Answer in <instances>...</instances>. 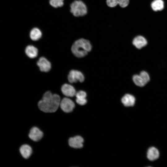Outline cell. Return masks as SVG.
Returning <instances> with one entry per match:
<instances>
[{
  "label": "cell",
  "mask_w": 167,
  "mask_h": 167,
  "mask_svg": "<svg viewBox=\"0 0 167 167\" xmlns=\"http://www.w3.org/2000/svg\"><path fill=\"white\" fill-rule=\"evenodd\" d=\"M61 98L58 95L53 94L50 91L46 92L38 103L39 109L45 113L55 112L60 106Z\"/></svg>",
  "instance_id": "1"
},
{
  "label": "cell",
  "mask_w": 167,
  "mask_h": 167,
  "mask_svg": "<svg viewBox=\"0 0 167 167\" xmlns=\"http://www.w3.org/2000/svg\"><path fill=\"white\" fill-rule=\"evenodd\" d=\"M92 49V45L88 40L82 38L75 41L73 44L71 50L76 57L81 58L86 56Z\"/></svg>",
  "instance_id": "2"
},
{
  "label": "cell",
  "mask_w": 167,
  "mask_h": 167,
  "mask_svg": "<svg viewBox=\"0 0 167 167\" xmlns=\"http://www.w3.org/2000/svg\"><path fill=\"white\" fill-rule=\"evenodd\" d=\"M70 7L71 12L75 16H83L87 13V7L82 1H75L71 4Z\"/></svg>",
  "instance_id": "3"
},
{
  "label": "cell",
  "mask_w": 167,
  "mask_h": 167,
  "mask_svg": "<svg viewBox=\"0 0 167 167\" xmlns=\"http://www.w3.org/2000/svg\"><path fill=\"white\" fill-rule=\"evenodd\" d=\"M132 79L136 85L139 87H143L149 82L150 77L147 72L143 71L139 75H134Z\"/></svg>",
  "instance_id": "4"
},
{
  "label": "cell",
  "mask_w": 167,
  "mask_h": 167,
  "mask_svg": "<svg viewBox=\"0 0 167 167\" xmlns=\"http://www.w3.org/2000/svg\"><path fill=\"white\" fill-rule=\"evenodd\" d=\"M60 106L64 112L69 113L73 111L75 107V104L70 99L64 97L61 101Z\"/></svg>",
  "instance_id": "5"
},
{
  "label": "cell",
  "mask_w": 167,
  "mask_h": 167,
  "mask_svg": "<svg viewBox=\"0 0 167 167\" xmlns=\"http://www.w3.org/2000/svg\"><path fill=\"white\" fill-rule=\"evenodd\" d=\"M68 79L69 82L71 83H76L78 81L82 82L84 80V77L80 71L73 70L69 72Z\"/></svg>",
  "instance_id": "6"
},
{
  "label": "cell",
  "mask_w": 167,
  "mask_h": 167,
  "mask_svg": "<svg viewBox=\"0 0 167 167\" xmlns=\"http://www.w3.org/2000/svg\"><path fill=\"white\" fill-rule=\"evenodd\" d=\"M43 133L37 127H32L30 131L28 136L29 138L34 141H38L43 137Z\"/></svg>",
  "instance_id": "7"
},
{
  "label": "cell",
  "mask_w": 167,
  "mask_h": 167,
  "mask_svg": "<svg viewBox=\"0 0 167 167\" xmlns=\"http://www.w3.org/2000/svg\"><path fill=\"white\" fill-rule=\"evenodd\" d=\"M37 65L40 70L42 72H47L51 68L50 62L44 57L39 58L37 62Z\"/></svg>",
  "instance_id": "8"
},
{
  "label": "cell",
  "mask_w": 167,
  "mask_h": 167,
  "mask_svg": "<svg viewBox=\"0 0 167 167\" xmlns=\"http://www.w3.org/2000/svg\"><path fill=\"white\" fill-rule=\"evenodd\" d=\"M83 138L80 136H76L70 138L68 140L69 145L75 148H80L83 147Z\"/></svg>",
  "instance_id": "9"
},
{
  "label": "cell",
  "mask_w": 167,
  "mask_h": 167,
  "mask_svg": "<svg viewBox=\"0 0 167 167\" xmlns=\"http://www.w3.org/2000/svg\"><path fill=\"white\" fill-rule=\"evenodd\" d=\"M61 91L63 95L67 97H72L75 95L76 90L71 85L65 84L61 87Z\"/></svg>",
  "instance_id": "10"
},
{
  "label": "cell",
  "mask_w": 167,
  "mask_h": 167,
  "mask_svg": "<svg viewBox=\"0 0 167 167\" xmlns=\"http://www.w3.org/2000/svg\"><path fill=\"white\" fill-rule=\"evenodd\" d=\"M132 43L137 49H140L146 46L148 43L146 39L143 36H138L133 40Z\"/></svg>",
  "instance_id": "11"
},
{
  "label": "cell",
  "mask_w": 167,
  "mask_h": 167,
  "mask_svg": "<svg viewBox=\"0 0 167 167\" xmlns=\"http://www.w3.org/2000/svg\"><path fill=\"white\" fill-rule=\"evenodd\" d=\"M135 99L132 95L127 94L122 98L121 101L123 105L126 107L132 106L135 103Z\"/></svg>",
  "instance_id": "12"
},
{
  "label": "cell",
  "mask_w": 167,
  "mask_h": 167,
  "mask_svg": "<svg viewBox=\"0 0 167 167\" xmlns=\"http://www.w3.org/2000/svg\"><path fill=\"white\" fill-rule=\"evenodd\" d=\"M159 152L155 147H152L148 149L147 152V157L150 161H153L157 159L159 157Z\"/></svg>",
  "instance_id": "13"
},
{
  "label": "cell",
  "mask_w": 167,
  "mask_h": 167,
  "mask_svg": "<svg viewBox=\"0 0 167 167\" xmlns=\"http://www.w3.org/2000/svg\"><path fill=\"white\" fill-rule=\"evenodd\" d=\"M75 96L76 102L79 105H84L87 103V94L85 92L82 90L76 92Z\"/></svg>",
  "instance_id": "14"
},
{
  "label": "cell",
  "mask_w": 167,
  "mask_h": 167,
  "mask_svg": "<svg viewBox=\"0 0 167 167\" xmlns=\"http://www.w3.org/2000/svg\"><path fill=\"white\" fill-rule=\"evenodd\" d=\"M19 151L22 156L26 159L30 157L32 152L31 147L27 144L22 145L19 148Z\"/></svg>",
  "instance_id": "15"
},
{
  "label": "cell",
  "mask_w": 167,
  "mask_h": 167,
  "mask_svg": "<svg viewBox=\"0 0 167 167\" xmlns=\"http://www.w3.org/2000/svg\"><path fill=\"white\" fill-rule=\"evenodd\" d=\"M25 53L26 55L30 58H34L36 57L38 54V50L35 46L29 45L25 48Z\"/></svg>",
  "instance_id": "16"
},
{
  "label": "cell",
  "mask_w": 167,
  "mask_h": 167,
  "mask_svg": "<svg viewBox=\"0 0 167 167\" xmlns=\"http://www.w3.org/2000/svg\"><path fill=\"white\" fill-rule=\"evenodd\" d=\"M151 6L154 11H161L164 8V2L162 0H154L152 2Z\"/></svg>",
  "instance_id": "17"
},
{
  "label": "cell",
  "mask_w": 167,
  "mask_h": 167,
  "mask_svg": "<svg viewBox=\"0 0 167 167\" xmlns=\"http://www.w3.org/2000/svg\"><path fill=\"white\" fill-rule=\"evenodd\" d=\"M42 33L40 30L37 28H33L30 31V36L33 41H36L39 40L41 37Z\"/></svg>",
  "instance_id": "18"
},
{
  "label": "cell",
  "mask_w": 167,
  "mask_h": 167,
  "mask_svg": "<svg viewBox=\"0 0 167 167\" xmlns=\"http://www.w3.org/2000/svg\"><path fill=\"white\" fill-rule=\"evenodd\" d=\"M64 0H50L49 3L52 6L57 8L62 6L63 5Z\"/></svg>",
  "instance_id": "19"
},
{
  "label": "cell",
  "mask_w": 167,
  "mask_h": 167,
  "mask_svg": "<svg viewBox=\"0 0 167 167\" xmlns=\"http://www.w3.org/2000/svg\"><path fill=\"white\" fill-rule=\"evenodd\" d=\"M106 3L110 7H114L118 4V0H107Z\"/></svg>",
  "instance_id": "20"
},
{
  "label": "cell",
  "mask_w": 167,
  "mask_h": 167,
  "mask_svg": "<svg viewBox=\"0 0 167 167\" xmlns=\"http://www.w3.org/2000/svg\"><path fill=\"white\" fill-rule=\"evenodd\" d=\"M129 0H119V5L122 7H125L129 3Z\"/></svg>",
  "instance_id": "21"
}]
</instances>
